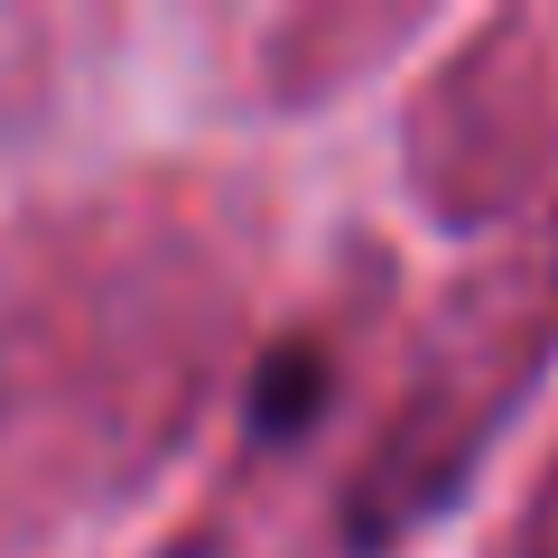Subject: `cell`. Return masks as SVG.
<instances>
[{
    "mask_svg": "<svg viewBox=\"0 0 558 558\" xmlns=\"http://www.w3.org/2000/svg\"><path fill=\"white\" fill-rule=\"evenodd\" d=\"M307 400H317V373H307V363H279V381H270V391H260V418H270V428H279V418H299Z\"/></svg>",
    "mask_w": 558,
    "mask_h": 558,
    "instance_id": "1",
    "label": "cell"
}]
</instances>
